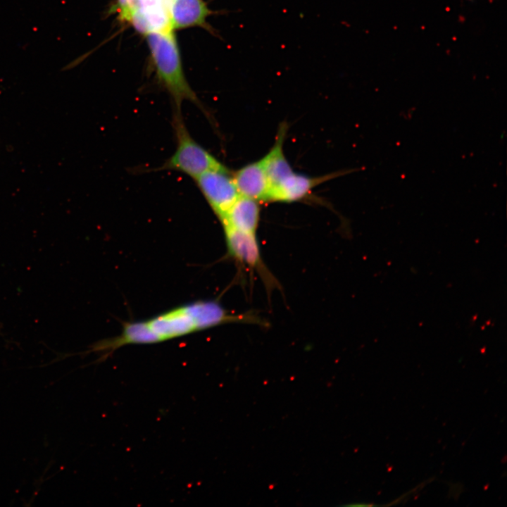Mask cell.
I'll return each instance as SVG.
<instances>
[{"label": "cell", "mask_w": 507, "mask_h": 507, "mask_svg": "<svg viewBox=\"0 0 507 507\" xmlns=\"http://www.w3.org/2000/svg\"><path fill=\"white\" fill-rule=\"evenodd\" d=\"M232 323L258 324L261 320L249 313L232 314L215 301H199L147 320L127 323V330L133 344H148Z\"/></svg>", "instance_id": "6da1fadb"}, {"label": "cell", "mask_w": 507, "mask_h": 507, "mask_svg": "<svg viewBox=\"0 0 507 507\" xmlns=\"http://www.w3.org/2000/svg\"><path fill=\"white\" fill-rule=\"evenodd\" d=\"M158 79L180 110L189 101L207 113L185 77L178 44L173 31L151 32L145 35Z\"/></svg>", "instance_id": "7a4b0ae2"}, {"label": "cell", "mask_w": 507, "mask_h": 507, "mask_svg": "<svg viewBox=\"0 0 507 507\" xmlns=\"http://www.w3.org/2000/svg\"><path fill=\"white\" fill-rule=\"evenodd\" d=\"M172 124L176 139V148L173 154L157 169L158 170L177 171L194 180L209 170H227L192 137L184 124L181 109H175Z\"/></svg>", "instance_id": "3957f363"}, {"label": "cell", "mask_w": 507, "mask_h": 507, "mask_svg": "<svg viewBox=\"0 0 507 507\" xmlns=\"http://www.w3.org/2000/svg\"><path fill=\"white\" fill-rule=\"evenodd\" d=\"M229 170L207 171L194 180L213 213L221 220L239 196Z\"/></svg>", "instance_id": "277c9868"}, {"label": "cell", "mask_w": 507, "mask_h": 507, "mask_svg": "<svg viewBox=\"0 0 507 507\" xmlns=\"http://www.w3.org/2000/svg\"><path fill=\"white\" fill-rule=\"evenodd\" d=\"M228 254L261 275L267 288L271 289L277 282L265 265L256 234L248 233L223 226Z\"/></svg>", "instance_id": "5b68a950"}, {"label": "cell", "mask_w": 507, "mask_h": 507, "mask_svg": "<svg viewBox=\"0 0 507 507\" xmlns=\"http://www.w3.org/2000/svg\"><path fill=\"white\" fill-rule=\"evenodd\" d=\"M142 34L173 31L168 0H141L128 20Z\"/></svg>", "instance_id": "8992f818"}, {"label": "cell", "mask_w": 507, "mask_h": 507, "mask_svg": "<svg viewBox=\"0 0 507 507\" xmlns=\"http://www.w3.org/2000/svg\"><path fill=\"white\" fill-rule=\"evenodd\" d=\"M170 13L173 30L198 26L216 34L206 20L213 11L204 0H174L170 4Z\"/></svg>", "instance_id": "52a82bcc"}, {"label": "cell", "mask_w": 507, "mask_h": 507, "mask_svg": "<svg viewBox=\"0 0 507 507\" xmlns=\"http://www.w3.org/2000/svg\"><path fill=\"white\" fill-rule=\"evenodd\" d=\"M232 178L239 196L267 201L270 187L261 159L244 165Z\"/></svg>", "instance_id": "ba28073f"}, {"label": "cell", "mask_w": 507, "mask_h": 507, "mask_svg": "<svg viewBox=\"0 0 507 507\" xmlns=\"http://www.w3.org/2000/svg\"><path fill=\"white\" fill-rule=\"evenodd\" d=\"M337 174L309 177L294 171L270 189L267 201L292 202L308 195L316 185L333 178Z\"/></svg>", "instance_id": "9c48e42d"}, {"label": "cell", "mask_w": 507, "mask_h": 507, "mask_svg": "<svg viewBox=\"0 0 507 507\" xmlns=\"http://www.w3.org/2000/svg\"><path fill=\"white\" fill-rule=\"evenodd\" d=\"M259 220L258 201L239 196L225 215L220 220L223 226L256 234Z\"/></svg>", "instance_id": "30bf717a"}, {"label": "cell", "mask_w": 507, "mask_h": 507, "mask_svg": "<svg viewBox=\"0 0 507 507\" xmlns=\"http://www.w3.org/2000/svg\"><path fill=\"white\" fill-rule=\"evenodd\" d=\"M286 130L285 125H282L275 144L270 151L261 158L270 188L294 172L283 151Z\"/></svg>", "instance_id": "8fae6325"}, {"label": "cell", "mask_w": 507, "mask_h": 507, "mask_svg": "<svg viewBox=\"0 0 507 507\" xmlns=\"http://www.w3.org/2000/svg\"><path fill=\"white\" fill-rule=\"evenodd\" d=\"M127 0H117V8L119 11V17L120 19L123 17L127 8Z\"/></svg>", "instance_id": "7c38bea8"}, {"label": "cell", "mask_w": 507, "mask_h": 507, "mask_svg": "<svg viewBox=\"0 0 507 507\" xmlns=\"http://www.w3.org/2000/svg\"><path fill=\"white\" fill-rule=\"evenodd\" d=\"M168 1H169L170 4V2H172V1H174V0H168Z\"/></svg>", "instance_id": "4fadbf2b"}]
</instances>
